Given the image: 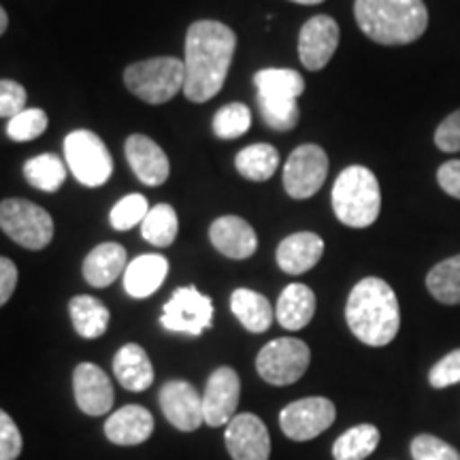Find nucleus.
Instances as JSON below:
<instances>
[{"label":"nucleus","mask_w":460,"mask_h":460,"mask_svg":"<svg viewBox=\"0 0 460 460\" xmlns=\"http://www.w3.org/2000/svg\"><path fill=\"white\" fill-rule=\"evenodd\" d=\"M65 158L77 181L88 188L105 186L113 172V158L105 141L92 130H73L66 135Z\"/></svg>","instance_id":"obj_7"},{"label":"nucleus","mask_w":460,"mask_h":460,"mask_svg":"<svg viewBox=\"0 0 460 460\" xmlns=\"http://www.w3.org/2000/svg\"><path fill=\"white\" fill-rule=\"evenodd\" d=\"M124 84L132 94L149 105L169 102L186 84V68L180 58L160 56L135 62L124 71Z\"/></svg>","instance_id":"obj_5"},{"label":"nucleus","mask_w":460,"mask_h":460,"mask_svg":"<svg viewBox=\"0 0 460 460\" xmlns=\"http://www.w3.org/2000/svg\"><path fill=\"white\" fill-rule=\"evenodd\" d=\"M429 384L437 390L460 384V349L446 354L429 373Z\"/></svg>","instance_id":"obj_38"},{"label":"nucleus","mask_w":460,"mask_h":460,"mask_svg":"<svg viewBox=\"0 0 460 460\" xmlns=\"http://www.w3.org/2000/svg\"><path fill=\"white\" fill-rule=\"evenodd\" d=\"M437 183L447 197L460 200V160H447L437 169Z\"/></svg>","instance_id":"obj_42"},{"label":"nucleus","mask_w":460,"mask_h":460,"mask_svg":"<svg viewBox=\"0 0 460 460\" xmlns=\"http://www.w3.org/2000/svg\"><path fill=\"white\" fill-rule=\"evenodd\" d=\"M26 88L13 79H0V118H15L26 109Z\"/></svg>","instance_id":"obj_40"},{"label":"nucleus","mask_w":460,"mask_h":460,"mask_svg":"<svg viewBox=\"0 0 460 460\" xmlns=\"http://www.w3.org/2000/svg\"><path fill=\"white\" fill-rule=\"evenodd\" d=\"M332 209L337 220L349 228H367L382 211V190L371 169L352 164L339 172L332 186Z\"/></svg>","instance_id":"obj_4"},{"label":"nucleus","mask_w":460,"mask_h":460,"mask_svg":"<svg viewBox=\"0 0 460 460\" xmlns=\"http://www.w3.org/2000/svg\"><path fill=\"white\" fill-rule=\"evenodd\" d=\"M312 352L309 345L295 337L269 341L256 356V371L271 386H290L307 371Z\"/></svg>","instance_id":"obj_8"},{"label":"nucleus","mask_w":460,"mask_h":460,"mask_svg":"<svg viewBox=\"0 0 460 460\" xmlns=\"http://www.w3.org/2000/svg\"><path fill=\"white\" fill-rule=\"evenodd\" d=\"M17 286V267L13 261L0 256V307L7 305Z\"/></svg>","instance_id":"obj_43"},{"label":"nucleus","mask_w":460,"mask_h":460,"mask_svg":"<svg viewBox=\"0 0 460 460\" xmlns=\"http://www.w3.org/2000/svg\"><path fill=\"white\" fill-rule=\"evenodd\" d=\"M113 373L130 393H143L154 384V367L146 349L137 343H126L113 356Z\"/></svg>","instance_id":"obj_21"},{"label":"nucleus","mask_w":460,"mask_h":460,"mask_svg":"<svg viewBox=\"0 0 460 460\" xmlns=\"http://www.w3.org/2000/svg\"><path fill=\"white\" fill-rule=\"evenodd\" d=\"M252 126V113L243 102H228L222 109H217L214 118V132L224 141L239 139Z\"/></svg>","instance_id":"obj_34"},{"label":"nucleus","mask_w":460,"mask_h":460,"mask_svg":"<svg viewBox=\"0 0 460 460\" xmlns=\"http://www.w3.org/2000/svg\"><path fill=\"white\" fill-rule=\"evenodd\" d=\"M413 460H460V452L435 435H418L411 441Z\"/></svg>","instance_id":"obj_37"},{"label":"nucleus","mask_w":460,"mask_h":460,"mask_svg":"<svg viewBox=\"0 0 460 460\" xmlns=\"http://www.w3.org/2000/svg\"><path fill=\"white\" fill-rule=\"evenodd\" d=\"M160 410L164 418L183 433H192L200 424H205L203 416V396L192 384L183 379H171L160 388Z\"/></svg>","instance_id":"obj_13"},{"label":"nucleus","mask_w":460,"mask_h":460,"mask_svg":"<svg viewBox=\"0 0 460 460\" xmlns=\"http://www.w3.org/2000/svg\"><path fill=\"white\" fill-rule=\"evenodd\" d=\"M290 3H296V4H320V3H324V0H290Z\"/></svg>","instance_id":"obj_45"},{"label":"nucleus","mask_w":460,"mask_h":460,"mask_svg":"<svg viewBox=\"0 0 460 460\" xmlns=\"http://www.w3.org/2000/svg\"><path fill=\"white\" fill-rule=\"evenodd\" d=\"M24 447L20 429L7 411L0 410V460H17Z\"/></svg>","instance_id":"obj_39"},{"label":"nucleus","mask_w":460,"mask_h":460,"mask_svg":"<svg viewBox=\"0 0 460 460\" xmlns=\"http://www.w3.org/2000/svg\"><path fill=\"white\" fill-rule=\"evenodd\" d=\"M435 146L444 154L460 152V109L458 111H452L444 122L437 126Z\"/></svg>","instance_id":"obj_41"},{"label":"nucleus","mask_w":460,"mask_h":460,"mask_svg":"<svg viewBox=\"0 0 460 460\" xmlns=\"http://www.w3.org/2000/svg\"><path fill=\"white\" fill-rule=\"evenodd\" d=\"M226 450L233 460H269L271 437L267 424L254 413H237L226 424Z\"/></svg>","instance_id":"obj_15"},{"label":"nucleus","mask_w":460,"mask_h":460,"mask_svg":"<svg viewBox=\"0 0 460 460\" xmlns=\"http://www.w3.org/2000/svg\"><path fill=\"white\" fill-rule=\"evenodd\" d=\"M7 26H9V15L7 11L0 7V37H3L4 31H7Z\"/></svg>","instance_id":"obj_44"},{"label":"nucleus","mask_w":460,"mask_h":460,"mask_svg":"<svg viewBox=\"0 0 460 460\" xmlns=\"http://www.w3.org/2000/svg\"><path fill=\"white\" fill-rule=\"evenodd\" d=\"M180 233V222L171 205L160 203L149 209L146 220L141 222V234L147 243L154 247H169L177 239Z\"/></svg>","instance_id":"obj_32"},{"label":"nucleus","mask_w":460,"mask_h":460,"mask_svg":"<svg viewBox=\"0 0 460 460\" xmlns=\"http://www.w3.org/2000/svg\"><path fill=\"white\" fill-rule=\"evenodd\" d=\"M256 96L264 99H281V101H298L305 92V79L301 73L292 68H262L254 75Z\"/></svg>","instance_id":"obj_27"},{"label":"nucleus","mask_w":460,"mask_h":460,"mask_svg":"<svg viewBox=\"0 0 460 460\" xmlns=\"http://www.w3.org/2000/svg\"><path fill=\"white\" fill-rule=\"evenodd\" d=\"M126 158L137 180L146 186H160L169 180V156L149 137L130 135L126 139Z\"/></svg>","instance_id":"obj_17"},{"label":"nucleus","mask_w":460,"mask_h":460,"mask_svg":"<svg viewBox=\"0 0 460 460\" xmlns=\"http://www.w3.org/2000/svg\"><path fill=\"white\" fill-rule=\"evenodd\" d=\"M147 214V199L143 194H128V197L119 199V203L113 207L109 220H111V226L115 230H130L146 220Z\"/></svg>","instance_id":"obj_36"},{"label":"nucleus","mask_w":460,"mask_h":460,"mask_svg":"<svg viewBox=\"0 0 460 460\" xmlns=\"http://www.w3.org/2000/svg\"><path fill=\"white\" fill-rule=\"evenodd\" d=\"M339 24L331 15H314L298 34V58L307 71H322L339 48Z\"/></svg>","instance_id":"obj_14"},{"label":"nucleus","mask_w":460,"mask_h":460,"mask_svg":"<svg viewBox=\"0 0 460 460\" xmlns=\"http://www.w3.org/2000/svg\"><path fill=\"white\" fill-rule=\"evenodd\" d=\"M427 288L435 301L460 305V254L435 264L427 275Z\"/></svg>","instance_id":"obj_31"},{"label":"nucleus","mask_w":460,"mask_h":460,"mask_svg":"<svg viewBox=\"0 0 460 460\" xmlns=\"http://www.w3.org/2000/svg\"><path fill=\"white\" fill-rule=\"evenodd\" d=\"M0 228L11 241L32 252L45 250L54 239L51 216L26 199H4L0 203Z\"/></svg>","instance_id":"obj_6"},{"label":"nucleus","mask_w":460,"mask_h":460,"mask_svg":"<svg viewBox=\"0 0 460 460\" xmlns=\"http://www.w3.org/2000/svg\"><path fill=\"white\" fill-rule=\"evenodd\" d=\"M48 113L43 109H24L22 113H17L15 118L9 119L7 124V135L11 141L26 143L34 141L48 130Z\"/></svg>","instance_id":"obj_35"},{"label":"nucleus","mask_w":460,"mask_h":460,"mask_svg":"<svg viewBox=\"0 0 460 460\" xmlns=\"http://www.w3.org/2000/svg\"><path fill=\"white\" fill-rule=\"evenodd\" d=\"M160 324L171 332L200 337L214 324V303L203 292H199V288H177L164 305Z\"/></svg>","instance_id":"obj_9"},{"label":"nucleus","mask_w":460,"mask_h":460,"mask_svg":"<svg viewBox=\"0 0 460 460\" xmlns=\"http://www.w3.org/2000/svg\"><path fill=\"white\" fill-rule=\"evenodd\" d=\"M379 446V430L373 424H358L345 430L332 446L335 460H365L369 458Z\"/></svg>","instance_id":"obj_30"},{"label":"nucleus","mask_w":460,"mask_h":460,"mask_svg":"<svg viewBox=\"0 0 460 460\" xmlns=\"http://www.w3.org/2000/svg\"><path fill=\"white\" fill-rule=\"evenodd\" d=\"M315 314V295L309 286L290 284L279 295L275 318L286 331H301Z\"/></svg>","instance_id":"obj_24"},{"label":"nucleus","mask_w":460,"mask_h":460,"mask_svg":"<svg viewBox=\"0 0 460 460\" xmlns=\"http://www.w3.org/2000/svg\"><path fill=\"white\" fill-rule=\"evenodd\" d=\"M128 267L126 250L119 243H101L85 256L84 279L92 288H107Z\"/></svg>","instance_id":"obj_23"},{"label":"nucleus","mask_w":460,"mask_h":460,"mask_svg":"<svg viewBox=\"0 0 460 460\" xmlns=\"http://www.w3.org/2000/svg\"><path fill=\"white\" fill-rule=\"evenodd\" d=\"M335 402L324 396H307L286 405L279 413V427L292 441H309L324 433L335 422Z\"/></svg>","instance_id":"obj_11"},{"label":"nucleus","mask_w":460,"mask_h":460,"mask_svg":"<svg viewBox=\"0 0 460 460\" xmlns=\"http://www.w3.org/2000/svg\"><path fill=\"white\" fill-rule=\"evenodd\" d=\"M239 175L250 181L271 180L279 166V152L269 143H254L241 149L234 158Z\"/></svg>","instance_id":"obj_28"},{"label":"nucleus","mask_w":460,"mask_h":460,"mask_svg":"<svg viewBox=\"0 0 460 460\" xmlns=\"http://www.w3.org/2000/svg\"><path fill=\"white\" fill-rule=\"evenodd\" d=\"M211 243L220 254L233 261H245L258 250L256 230L239 216H222L209 228Z\"/></svg>","instance_id":"obj_18"},{"label":"nucleus","mask_w":460,"mask_h":460,"mask_svg":"<svg viewBox=\"0 0 460 460\" xmlns=\"http://www.w3.org/2000/svg\"><path fill=\"white\" fill-rule=\"evenodd\" d=\"M230 309H233L234 318L243 324V329L250 332L261 335L271 329L275 312L269 298L261 292L250 290V288H237L230 296Z\"/></svg>","instance_id":"obj_25"},{"label":"nucleus","mask_w":460,"mask_h":460,"mask_svg":"<svg viewBox=\"0 0 460 460\" xmlns=\"http://www.w3.org/2000/svg\"><path fill=\"white\" fill-rule=\"evenodd\" d=\"M154 433V416L141 405H126L105 422V437L115 446H139Z\"/></svg>","instance_id":"obj_20"},{"label":"nucleus","mask_w":460,"mask_h":460,"mask_svg":"<svg viewBox=\"0 0 460 460\" xmlns=\"http://www.w3.org/2000/svg\"><path fill=\"white\" fill-rule=\"evenodd\" d=\"M324 254V241L315 233H295L286 237L278 245V264L279 269L288 275H303L312 271L322 261Z\"/></svg>","instance_id":"obj_19"},{"label":"nucleus","mask_w":460,"mask_h":460,"mask_svg":"<svg viewBox=\"0 0 460 460\" xmlns=\"http://www.w3.org/2000/svg\"><path fill=\"white\" fill-rule=\"evenodd\" d=\"M169 261L160 254L137 256L124 271V288L132 298H147L164 284Z\"/></svg>","instance_id":"obj_22"},{"label":"nucleus","mask_w":460,"mask_h":460,"mask_svg":"<svg viewBox=\"0 0 460 460\" xmlns=\"http://www.w3.org/2000/svg\"><path fill=\"white\" fill-rule=\"evenodd\" d=\"M326 175H329V156L324 149L314 143L298 146L284 164V190L290 199H312L324 186Z\"/></svg>","instance_id":"obj_10"},{"label":"nucleus","mask_w":460,"mask_h":460,"mask_svg":"<svg viewBox=\"0 0 460 460\" xmlns=\"http://www.w3.org/2000/svg\"><path fill=\"white\" fill-rule=\"evenodd\" d=\"M237 34L222 22L200 20L186 34V84L183 94L192 102L211 101L224 88L233 62Z\"/></svg>","instance_id":"obj_1"},{"label":"nucleus","mask_w":460,"mask_h":460,"mask_svg":"<svg viewBox=\"0 0 460 460\" xmlns=\"http://www.w3.org/2000/svg\"><path fill=\"white\" fill-rule=\"evenodd\" d=\"M356 24L379 45H410L429 28L422 0H356Z\"/></svg>","instance_id":"obj_3"},{"label":"nucleus","mask_w":460,"mask_h":460,"mask_svg":"<svg viewBox=\"0 0 460 460\" xmlns=\"http://www.w3.org/2000/svg\"><path fill=\"white\" fill-rule=\"evenodd\" d=\"M258 111H261L262 122L269 128L278 132L292 130L301 119V109H298V101H281V99H264V96H256Z\"/></svg>","instance_id":"obj_33"},{"label":"nucleus","mask_w":460,"mask_h":460,"mask_svg":"<svg viewBox=\"0 0 460 460\" xmlns=\"http://www.w3.org/2000/svg\"><path fill=\"white\" fill-rule=\"evenodd\" d=\"M241 396V379L230 367H220L207 379L203 393L205 424L211 429L224 427L234 418Z\"/></svg>","instance_id":"obj_12"},{"label":"nucleus","mask_w":460,"mask_h":460,"mask_svg":"<svg viewBox=\"0 0 460 460\" xmlns=\"http://www.w3.org/2000/svg\"><path fill=\"white\" fill-rule=\"evenodd\" d=\"M24 177L32 188L54 194L66 180V164L56 154H41L26 160Z\"/></svg>","instance_id":"obj_29"},{"label":"nucleus","mask_w":460,"mask_h":460,"mask_svg":"<svg viewBox=\"0 0 460 460\" xmlns=\"http://www.w3.org/2000/svg\"><path fill=\"white\" fill-rule=\"evenodd\" d=\"M73 390L79 410L88 416L96 418L111 411L115 401L113 384L99 365H92V362L77 365L73 373Z\"/></svg>","instance_id":"obj_16"},{"label":"nucleus","mask_w":460,"mask_h":460,"mask_svg":"<svg viewBox=\"0 0 460 460\" xmlns=\"http://www.w3.org/2000/svg\"><path fill=\"white\" fill-rule=\"evenodd\" d=\"M68 314H71V322L77 335L84 339H99L105 335L109 320H111L107 305L88 295L73 296L68 303Z\"/></svg>","instance_id":"obj_26"},{"label":"nucleus","mask_w":460,"mask_h":460,"mask_svg":"<svg viewBox=\"0 0 460 460\" xmlns=\"http://www.w3.org/2000/svg\"><path fill=\"white\" fill-rule=\"evenodd\" d=\"M352 335L371 348L393 343L401 329V307L394 290L379 278H365L352 288L345 305Z\"/></svg>","instance_id":"obj_2"}]
</instances>
